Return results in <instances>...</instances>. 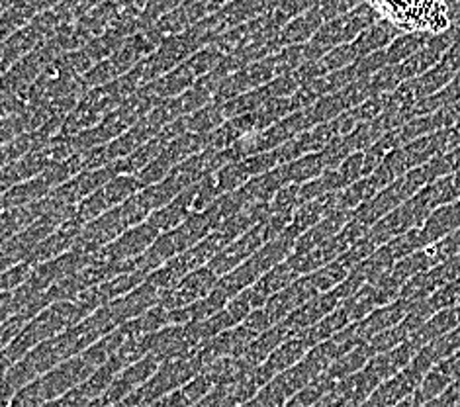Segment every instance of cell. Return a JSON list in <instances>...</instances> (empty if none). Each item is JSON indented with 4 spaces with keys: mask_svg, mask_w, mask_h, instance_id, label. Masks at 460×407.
Wrapping results in <instances>:
<instances>
[{
    "mask_svg": "<svg viewBox=\"0 0 460 407\" xmlns=\"http://www.w3.org/2000/svg\"><path fill=\"white\" fill-rule=\"evenodd\" d=\"M368 4L403 31L441 34L451 24L445 0H368Z\"/></svg>",
    "mask_w": 460,
    "mask_h": 407,
    "instance_id": "6da1fadb",
    "label": "cell"
}]
</instances>
